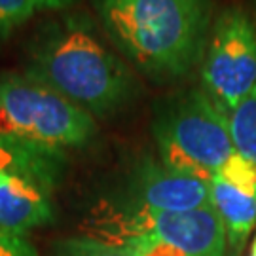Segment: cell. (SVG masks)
Wrapping results in <instances>:
<instances>
[{
    "instance_id": "obj_1",
    "label": "cell",
    "mask_w": 256,
    "mask_h": 256,
    "mask_svg": "<svg viewBox=\"0 0 256 256\" xmlns=\"http://www.w3.org/2000/svg\"><path fill=\"white\" fill-rule=\"evenodd\" d=\"M25 76L95 116L128 108L138 95L133 66L114 52L86 14L44 23L27 46Z\"/></svg>"
},
{
    "instance_id": "obj_2",
    "label": "cell",
    "mask_w": 256,
    "mask_h": 256,
    "mask_svg": "<svg viewBox=\"0 0 256 256\" xmlns=\"http://www.w3.org/2000/svg\"><path fill=\"white\" fill-rule=\"evenodd\" d=\"M104 36L138 72L178 80L203 61L210 0H93Z\"/></svg>"
},
{
    "instance_id": "obj_3",
    "label": "cell",
    "mask_w": 256,
    "mask_h": 256,
    "mask_svg": "<svg viewBox=\"0 0 256 256\" xmlns=\"http://www.w3.org/2000/svg\"><path fill=\"white\" fill-rule=\"evenodd\" d=\"M152 135L162 164L207 182L236 154L228 116L203 90L164 101L156 112Z\"/></svg>"
},
{
    "instance_id": "obj_4",
    "label": "cell",
    "mask_w": 256,
    "mask_h": 256,
    "mask_svg": "<svg viewBox=\"0 0 256 256\" xmlns=\"http://www.w3.org/2000/svg\"><path fill=\"white\" fill-rule=\"evenodd\" d=\"M0 135L66 150L92 142L97 122L25 74H0Z\"/></svg>"
},
{
    "instance_id": "obj_5",
    "label": "cell",
    "mask_w": 256,
    "mask_h": 256,
    "mask_svg": "<svg viewBox=\"0 0 256 256\" xmlns=\"http://www.w3.org/2000/svg\"><path fill=\"white\" fill-rule=\"evenodd\" d=\"M90 238L112 243L126 236H152L182 248L188 256H226V230L214 207L150 210L104 202L88 220Z\"/></svg>"
},
{
    "instance_id": "obj_6",
    "label": "cell",
    "mask_w": 256,
    "mask_h": 256,
    "mask_svg": "<svg viewBox=\"0 0 256 256\" xmlns=\"http://www.w3.org/2000/svg\"><path fill=\"white\" fill-rule=\"evenodd\" d=\"M203 92L226 116L256 88V27L241 8L214 19L202 61Z\"/></svg>"
},
{
    "instance_id": "obj_7",
    "label": "cell",
    "mask_w": 256,
    "mask_h": 256,
    "mask_svg": "<svg viewBox=\"0 0 256 256\" xmlns=\"http://www.w3.org/2000/svg\"><path fill=\"white\" fill-rule=\"evenodd\" d=\"M116 203L150 210H194L212 207L207 180L169 169L154 158H140L129 171L124 198Z\"/></svg>"
},
{
    "instance_id": "obj_8",
    "label": "cell",
    "mask_w": 256,
    "mask_h": 256,
    "mask_svg": "<svg viewBox=\"0 0 256 256\" xmlns=\"http://www.w3.org/2000/svg\"><path fill=\"white\" fill-rule=\"evenodd\" d=\"M54 220L52 192L34 180L0 173V224L25 232Z\"/></svg>"
},
{
    "instance_id": "obj_9",
    "label": "cell",
    "mask_w": 256,
    "mask_h": 256,
    "mask_svg": "<svg viewBox=\"0 0 256 256\" xmlns=\"http://www.w3.org/2000/svg\"><path fill=\"white\" fill-rule=\"evenodd\" d=\"M66 167L64 150L0 135V171L25 176L54 192Z\"/></svg>"
},
{
    "instance_id": "obj_10",
    "label": "cell",
    "mask_w": 256,
    "mask_h": 256,
    "mask_svg": "<svg viewBox=\"0 0 256 256\" xmlns=\"http://www.w3.org/2000/svg\"><path fill=\"white\" fill-rule=\"evenodd\" d=\"M209 186L212 207L224 224L230 248L239 252L256 228V196L224 182L218 176H212Z\"/></svg>"
},
{
    "instance_id": "obj_11",
    "label": "cell",
    "mask_w": 256,
    "mask_h": 256,
    "mask_svg": "<svg viewBox=\"0 0 256 256\" xmlns=\"http://www.w3.org/2000/svg\"><path fill=\"white\" fill-rule=\"evenodd\" d=\"M228 126L236 152L256 165V88L228 114Z\"/></svg>"
},
{
    "instance_id": "obj_12",
    "label": "cell",
    "mask_w": 256,
    "mask_h": 256,
    "mask_svg": "<svg viewBox=\"0 0 256 256\" xmlns=\"http://www.w3.org/2000/svg\"><path fill=\"white\" fill-rule=\"evenodd\" d=\"M106 245L120 248L129 256H188L182 248L152 236H126Z\"/></svg>"
},
{
    "instance_id": "obj_13",
    "label": "cell",
    "mask_w": 256,
    "mask_h": 256,
    "mask_svg": "<svg viewBox=\"0 0 256 256\" xmlns=\"http://www.w3.org/2000/svg\"><path fill=\"white\" fill-rule=\"evenodd\" d=\"M38 12L34 0H0V44Z\"/></svg>"
},
{
    "instance_id": "obj_14",
    "label": "cell",
    "mask_w": 256,
    "mask_h": 256,
    "mask_svg": "<svg viewBox=\"0 0 256 256\" xmlns=\"http://www.w3.org/2000/svg\"><path fill=\"white\" fill-rule=\"evenodd\" d=\"M54 256H129L120 248L101 243L90 236H76L59 241L54 247Z\"/></svg>"
},
{
    "instance_id": "obj_15",
    "label": "cell",
    "mask_w": 256,
    "mask_h": 256,
    "mask_svg": "<svg viewBox=\"0 0 256 256\" xmlns=\"http://www.w3.org/2000/svg\"><path fill=\"white\" fill-rule=\"evenodd\" d=\"M214 176H218L224 182L232 184L243 192L256 196V165L247 162L238 152L220 167V171Z\"/></svg>"
},
{
    "instance_id": "obj_16",
    "label": "cell",
    "mask_w": 256,
    "mask_h": 256,
    "mask_svg": "<svg viewBox=\"0 0 256 256\" xmlns=\"http://www.w3.org/2000/svg\"><path fill=\"white\" fill-rule=\"evenodd\" d=\"M0 256H38V250L25 232L0 224Z\"/></svg>"
},
{
    "instance_id": "obj_17",
    "label": "cell",
    "mask_w": 256,
    "mask_h": 256,
    "mask_svg": "<svg viewBox=\"0 0 256 256\" xmlns=\"http://www.w3.org/2000/svg\"><path fill=\"white\" fill-rule=\"evenodd\" d=\"M38 10H64L76 4L78 0H34Z\"/></svg>"
},
{
    "instance_id": "obj_18",
    "label": "cell",
    "mask_w": 256,
    "mask_h": 256,
    "mask_svg": "<svg viewBox=\"0 0 256 256\" xmlns=\"http://www.w3.org/2000/svg\"><path fill=\"white\" fill-rule=\"evenodd\" d=\"M248 256H256V234L254 238H252V243H250V252H248Z\"/></svg>"
}]
</instances>
